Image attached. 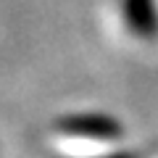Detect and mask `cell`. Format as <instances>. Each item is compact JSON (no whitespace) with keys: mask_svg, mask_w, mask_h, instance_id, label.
Segmentation results:
<instances>
[{"mask_svg":"<svg viewBox=\"0 0 158 158\" xmlns=\"http://www.w3.org/2000/svg\"><path fill=\"white\" fill-rule=\"evenodd\" d=\"M58 129L66 135L90 137V140H116L121 137V124L106 113H71L58 121Z\"/></svg>","mask_w":158,"mask_h":158,"instance_id":"1","label":"cell"},{"mask_svg":"<svg viewBox=\"0 0 158 158\" xmlns=\"http://www.w3.org/2000/svg\"><path fill=\"white\" fill-rule=\"evenodd\" d=\"M121 16L132 37H158V0H121Z\"/></svg>","mask_w":158,"mask_h":158,"instance_id":"2","label":"cell"},{"mask_svg":"<svg viewBox=\"0 0 158 158\" xmlns=\"http://www.w3.org/2000/svg\"><path fill=\"white\" fill-rule=\"evenodd\" d=\"M111 158H129V156H111Z\"/></svg>","mask_w":158,"mask_h":158,"instance_id":"3","label":"cell"}]
</instances>
